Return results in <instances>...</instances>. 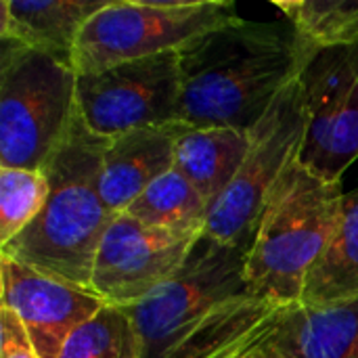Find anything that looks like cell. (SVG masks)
I'll use <instances>...</instances> for the list:
<instances>
[{"label": "cell", "instance_id": "1", "mask_svg": "<svg viewBox=\"0 0 358 358\" xmlns=\"http://www.w3.org/2000/svg\"><path fill=\"white\" fill-rule=\"evenodd\" d=\"M313 52L289 21L239 17L199 36L178 50V122L195 128L254 130L277 96L300 78Z\"/></svg>", "mask_w": 358, "mask_h": 358}, {"label": "cell", "instance_id": "2", "mask_svg": "<svg viewBox=\"0 0 358 358\" xmlns=\"http://www.w3.org/2000/svg\"><path fill=\"white\" fill-rule=\"evenodd\" d=\"M107 143L109 138L94 134L76 113L63 143L44 166L50 191L42 212L0 248V256L90 289L96 250L115 218L99 191Z\"/></svg>", "mask_w": 358, "mask_h": 358}, {"label": "cell", "instance_id": "3", "mask_svg": "<svg viewBox=\"0 0 358 358\" xmlns=\"http://www.w3.org/2000/svg\"><path fill=\"white\" fill-rule=\"evenodd\" d=\"M342 180H325L294 159L273 189L245 256V294L296 304L304 279L336 231Z\"/></svg>", "mask_w": 358, "mask_h": 358}, {"label": "cell", "instance_id": "4", "mask_svg": "<svg viewBox=\"0 0 358 358\" xmlns=\"http://www.w3.org/2000/svg\"><path fill=\"white\" fill-rule=\"evenodd\" d=\"M76 84L69 63L2 42L0 166L44 170L78 113Z\"/></svg>", "mask_w": 358, "mask_h": 358}, {"label": "cell", "instance_id": "5", "mask_svg": "<svg viewBox=\"0 0 358 358\" xmlns=\"http://www.w3.org/2000/svg\"><path fill=\"white\" fill-rule=\"evenodd\" d=\"M239 19L229 0H109L82 27L71 67L78 76L113 65L174 52L199 36Z\"/></svg>", "mask_w": 358, "mask_h": 358}, {"label": "cell", "instance_id": "6", "mask_svg": "<svg viewBox=\"0 0 358 358\" xmlns=\"http://www.w3.org/2000/svg\"><path fill=\"white\" fill-rule=\"evenodd\" d=\"M306 103L300 78L271 105L250 130L252 145L224 193L212 203L206 237L250 252L264 206L289 164L300 157L306 138Z\"/></svg>", "mask_w": 358, "mask_h": 358}, {"label": "cell", "instance_id": "7", "mask_svg": "<svg viewBox=\"0 0 358 358\" xmlns=\"http://www.w3.org/2000/svg\"><path fill=\"white\" fill-rule=\"evenodd\" d=\"M241 294H245V252L203 235L172 279L136 306L122 310L134 321L145 357L166 358L218 306Z\"/></svg>", "mask_w": 358, "mask_h": 358}, {"label": "cell", "instance_id": "8", "mask_svg": "<svg viewBox=\"0 0 358 358\" xmlns=\"http://www.w3.org/2000/svg\"><path fill=\"white\" fill-rule=\"evenodd\" d=\"M180 94L178 50L84 73L76 84L78 113L94 134L105 138L178 122Z\"/></svg>", "mask_w": 358, "mask_h": 358}, {"label": "cell", "instance_id": "9", "mask_svg": "<svg viewBox=\"0 0 358 358\" xmlns=\"http://www.w3.org/2000/svg\"><path fill=\"white\" fill-rule=\"evenodd\" d=\"M300 84L308 117L300 162L325 180H340L358 159V42L315 50Z\"/></svg>", "mask_w": 358, "mask_h": 358}, {"label": "cell", "instance_id": "10", "mask_svg": "<svg viewBox=\"0 0 358 358\" xmlns=\"http://www.w3.org/2000/svg\"><path fill=\"white\" fill-rule=\"evenodd\" d=\"M201 237L117 214L96 250L90 292L107 306H136L180 271Z\"/></svg>", "mask_w": 358, "mask_h": 358}, {"label": "cell", "instance_id": "11", "mask_svg": "<svg viewBox=\"0 0 358 358\" xmlns=\"http://www.w3.org/2000/svg\"><path fill=\"white\" fill-rule=\"evenodd\" d=\"M214 315L266 336L292 358H358V300L315 308L241 294Z\"/></svg>", "mask_w": 358, "mask_h": 358}, {"label": "cell", "instance_id": "12", "mask_svg": "<svg viewBox=\"0 0 358 358\" xmlns=\"http://www.w3.org/2000/svg\"><path fill=\"white\" fill-rule=\"evenodd\" d=\"M2 302L23 323L40 358H59L67 338L103 306L90 289L0 256Z\"/></svg>", "mask_w": 358, "mask_h": 358}, {"label": "cell", "instance_id": "13", "mask_svg": "<svg viewBox=\"0 0 358 358\" xmlns=\"http://www.w3.org/2000/svg\"><path fill=\"white\" fill-rule=\"evenodd\" d=\"M176 122L136 128L109 138L99 172V191L105 206L117 216L159 176L174 170Z\"/></svg>", "mask_w": 358, "mask_h": 358}, {"label": "cell", "instance_id": "14", "mask_svg": "<svg viewBox=\"0 0 358 358\" xmlns=\"http://www.w3.org/2000/svg\"><path fill=\"white\" fill-rule=\"evenodd\" d=\"M109 0H2L0 40L52 55L71 65V52L88 19Z\"/></svg>", "mask_w": 358, "mask_h": 358}, {"label": "cell", "instance_id": "15", "mask_svg": "<svg viewBox=\"0 0 358 358\" xmlns=\"http://www.w3.org/2000/svg\"><path fill=\"white\" fill-rule=\"evenodd\" d=\"M252 134L237 128H195L176 122L174 170L212 203L224 193L241 168Z\"/></svg>", "mask_w": 358, "mask_h": 358}, {"label": "cell", "instance_id": "16", "mask_svg": "<svg viewBox=\"0 0 358 358\" xmlns=\"http://www.w3.org/2000/svg\"><path fill=\"white\" fill-rule=\"evenodd\" d=\"M358 300V187L344 193L334 235L310 266L302 300L304 306H338Z\"/></svg>", "mask_w": 358, "mask_h": 358}, {"label": "cell", "instance_id": "17", "mask_svg": "<svg viewBox=\"0 0 358 358\" xmlns=\"http://www.w3.org/2000/svg\"><path fill=\"white\" fill-rule=\"evenodd\" d=\"M124 214L155 229L206 235L210 203L180 172L170 170L153 180Z\"/></svg>", "mask_w": 358, "mask_h": 358}, {"label": "cell", "instance_id": "18", "mask_svg": "<svg viewBox=\"0 0 358 358\" xmlns=\"http://www.w3.org/2000/svg\"><path fill=\"white\" fill-rule=\"evenodd\" d=\"M273 4L315 50L358 42V0H277Z\"/></svg>", "mask_w": 358, "mask_h": 358}, {"label": "cell", "instance_id": "19", "mask_svg": "<svg viewBox=\"0 0 358 358\" xmlns=\"http://www.w3.org/2000/svg\"><path fill=\"white\" fill-rule=\"evenodd\" d=\"M166 358H292L266 336L218 315L201 321Z\"/></svg>", "mask_w": 358, "mask_h": 358}, {"label": "cell", "instance_id": "20", "mask_svg": "<svg viewBox=\"0 0 358 358\" xmlns=\"http://www.w3.org/2000/svg\"><path fill=\"white\" fill-rule=\"evenodd\" d=\"M59 358H147L143 338L130 315L103 306L63 344Z\"/></svg>", "mask_w": 358, "mask_h": 358}, {"label": "cell", "instance_id": "21", "mask_svg": "<svg viewBox=\"0 0 358 358\" xmlns=\"http://www.w3.org/2000/svg\"><path fill=\"white\" fill-rule=\"evenodd\" d=\"M44 170L0 166V248L21 235L48 199Z\"/></svg>", "mask_w": 358, "mask_h": 358}, {"label": "cell", "instance_id": "22", "mask_svg": "<svg viewBox=\"0 0 358 358\" xmlns=\"http://www.w3.org/2000/svg\"><path fill=\"white\" fill-rule=\"evenodd\" d=\"M0 338H2V348H0L2 358H40L27 338L23 323L6 306H0Z\"/></svg>", "mask_w": 358, "mask_h": 358}]
</instances>
